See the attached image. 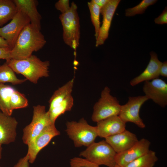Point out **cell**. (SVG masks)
Masks as SVG:
<instances>
[{"label":"cell","mask_w":167,"mask_h":167,"mask_svg":"<svg viewBox=\"0 0 167 167\" xmlns=\"http://www.w3.org/2000/svg\"><path fill=\"white\" fill-rule=\"evenodd\" d=\"M46 42L41 30L30 23L22 30L11 50V58L21 60L27 58L33 52L41 49Z\"/></svg>","instance_id":"cell-1"},{"label":"cell","mask_w":167,"mask_h":167,"mask_svg":"<svg viewBox=\"0 0 167 167\" xmlns=\"http://www.w3.org/2000/svg\"><path fill=\"white\" fill-rule=\"evenodd\" d=\"M6 62L15 72L22 75L35 84L40 78L49 75V62L42 61L34 55L23 59H11Z\"/></svg>","instance_id":"cell-2"},{"label":"cell","mask_w":167,"mask_h":167,"mask_svg":"<svg viewBox=\"0 0 167 167\" xmlns=\"http://www.w3.org/2000/svg\"><path fill=\"white\" fill-rule=\"evenodd\" d=\"M74 84L72 79L56 90L50 99L47 112L52 123H55L59 116L71 109L74 105L72 95Z\"/></svg>","instance_id":"cell-3"},{"label":"cell","mask_w":167,"mask_h":167,"mask_svg":"<svg viewBox=\"0 0 167 167\" xmlns=\"http://www.w3.org/2000/svg\"><path fill=\"white\" fill-rule=\"evenodd\" d=\"M63 29V39L64 43L75 50L79 45L80 38L79 18L77 6L72 2L70 8L59 16Z\"/></svg>","instance_id":"cell-4"},{"label":"cell","mask_w":167,"mask_h":167,"mask_svg":"<svg viewBox=\"0 0 167 167\" xmlns=\"http://www.w3.org/2000/svg\"><path fill=\"white\" fill-rule=\"evenodd\" d=\"M66 125V131L75 147H88L95 142L98 136L96 126L90 125L83 118L78 122H67Z\"/></svg>","instance_id":"cell-5"},{"label":"cell","mask_w":167,"mask_h":167,"mask_svg":"<svg viewBox=\"0 0 167 167\" xmlns=\"http://www.w3.org/2000/svg\"><path fill=\"white\" fill-rule=\"evenodd\" d=\"M116 153L105 140L93 143L80 154V156L98 165L112 167L116 164Z\"/></svg>","instance_id":"cell-6"},{"label":"cell","mask_w":167,"mask_h":167,"mask_svg":"<svg viewBox=\"0 0 167 167\" xmlns=\"http://www.w3.org/2000/svg\"><path fill=\"white\" fill-rule=\"evenodd\" d=\"M110 89L107 86L102 91L101 97L93 107L91 117L93 121L97 122L119 115L121 105L117 98L110 94Z\"/></svg>","instance_id":"cell-7"},{"label":"cell","mask_w":167,"mask_h":167,"mask_svg":"<svg viewBox=\"0 0 167 167\" xmlns=\"http://www.w3.org/2000/svg\"><path fill=\"white\" fill-rule=\"evenodd\" d=\"M51 122L45 106L38 105L33 107V114L31 123L23 130L22 140L28 146L30 144Z\"/></svg>","instance_id":"cell-8"},{"label":"cell","mask_w":167,"mask_h":167,"mask_svg":"<svg viewBox=\"0 0 167 167\" xmlns=\"http://www.w3.org/2000/svg\"><path fill=\"white\" fill-rule=\"evenodd\" d=\"M148 99L145 95L129 97L127 103L121 105L118 116L125 123L132 122L140 128H145V125L139 116V112L142 105Z\"/></svg>","instance_id":"cell-9"},{"label":"cell","mask_w":167,"mask_h":167,"mask_svg":"<svg viewBox=\"0 0 167 167\" xmlns=\"http://www.w3.org/2000/svg\"><path fill=\"white\" fill-rule=\"evenodd\" d=\"M30 23L27 16L22 11H18L8 24L0 27V36L7 41L11 50L22 30Z\"/></svg>","instance_id":"cell-10"},{"label":"cell","mask_w":167,"mask_h":167,"mask_svg":"<svg viewBox=\"0 0 167 167\" xmlns=\"http://www.w3.org/2000/svg\"><path fill=\"white\" fill-rule=\"evenodd\" d=\"M60 134L59 131L56 128L55 124L51 123L45 127L28 145L27 154L29 163H33L39 152L49 143L53 138Z\"/></svg>","instance_id":"cell-11"},{"label":"cell","mask_w":167,"mask_h":167,"mask_svg":"<svg viewBox=\"0 0 167 167\" xmlns=\"http://www.w3.org/2000/svg\"><path fill=\"white\" fill-rule=\"evenodd\" d=\"M143 92L148 99L164 108L167 105V84L159 78L144 82Z\"/></svg>","instance_id":"cell-12"},{"label":"cell","mask_w":167,"mask_h":167,"mask_svg":"<svg viewBox=\"0 0 167 167\" xmlns=\"http://www.w3.org/2000/svg\"><path fill=\"white\" fill-rule=\"evenodd\" d=\"M150 142L142 138L128 149L117 153L115 161L116 164L125 167L130 163L147 153L149 150Z\"/></svg>","instance_id":"cell-13"},{"label":"cell","mask_w":167,"mask_h":167,"mask_svg":"<svg viewBox=\"0 0 167 167\" xmlns=\"http://www.w3.org/2000/svg\"><path fill=\"white\" fill-rule=\"evenodd\" d=\"M120 1L109 0L107 4L101 8L100 13L103 16L102 24L96 40V47L103 44L108 38L113 18Z\"/></svg>","instance_id":"cell-14"},{"label":"cell","mask_w":167,"mask_h":167,"mask_svg":"<svg viewBox=\"0 0 167 167\" xmlns=\"http://www.w3.org/2000/svg\"><path fill=\"white\" fill-rule=\"evenodd\" d=\"M98 135L106 138L120 133L126 129V123L118 115L113 116L97 122Z\"/></svg>","instance_id":"cell-15"},{"label":"cell","mask_w":167,"mask_h":167,"mask_svg":"<svg viewBox=\"0 0 167 167\" xmlns=\"http://www.w3.org/2000/svg\"><path fill=\"white\" fill-rule=\"evenodd\" d=\"M105 140L116 153L128 149L139 141L135 134L126 130L121 133L105 138Z\"/></svg>","instance_id":"cell-16"},{"label":"cell","mask_w":167,"mask_h":167,"mask_svg":"<svg viewBox=\"0 0 167 167\" xmlns=\"http://www.w3.org/2000/svg\"><path fill=\"white\" fill-rule=\"evenodd\" d=\"M17 125L15 118L0 112V144H7L15 140Z\"/></svg>","instance_id":"cell-17"},{"label":"cell","mask_w":167,"mask_h":167,"mask_svg":"<svg viewBox=\"0 0 167 167\" xmlns=\"http://www.w3.org/2000/svg\"><path fill=\"white\" fill-rule=\"evenodd\" d=\"M150 55V59L146 68L139 75L131 81V86H134L142 82L159 78L162 62L159 60L156 54L154 52H151Z\"/></svg>","instance_id":"cell-18"},{"label":"cell","mask_w":167,"mask_h":167,"mask_svg":"<svg viewBox=\"0 0 167 167\" xmlns=\"http://www.w3.org/2000/svg\"><path fill=\"white\" fill-rule=\"evenodd\" d=\"M18 11L24 13L29 18L30 23L41 30V16L37 10L36 0H13Z\"/></svg>","instance_id":"cell-19"},{"label":"cell","mask_w":167,"mask_h":167,"mask_svg":"<svg viewBox=\"0 0 167 167\" xmlns=\"http://www.w3.org/2000/svg\"><path fill=\"white\" fill-rule=\"evenodd\" d=\"M15 90L9 85L0 84V109L7 115L11 116L13 110L10 101L11 95Z\"/></svg>","instance_id":"cell-20"},{"label":"cell","mask_w":167,"mask_h":167,"mask_svg":"<svg viewBox=\"0 0 167 167\" xmlns=\"http://www.w3.org/2000/svg\"><path fill=\"white\" fill-rule=\"evenodd\" d=\"M18 11L13 0H0V27L11 20Z\"/></svg>","instance_id":"cell-21"},{"label":"cell","mask_w":167,"mask_h":167,"mask_svg":"<svg viewBox=\"0 0 167 167\" xmlns=\"http://www.w3.org/2000/svg\"><path fill=\"white\" fill-rule=\"evenodd\" d=\"M20 79L16 76L15 72L6 62L0 66V84L9 82L13 85L21 84L26 81Z\"/></svg>","instance_id":"cell-22"},{"label":"cell","mask_w":167,"mask_h":167,"mask_svg":"<svg viewBox=\"0 0 167 167\" xmlns=\"http://www.w3.org/2000/svg\"><path fill=\"white\" fill-rule=\"evenodd\" d=\"M158 160L156 152L149 150L147 153L130 163L125 167H153Z\"/></svg>","instance_id":"cell-23"},{"label":"cell","mask_w":167,"mask_h":167,"mask_svg":"<svg viewBox=\"0 0 167 167\" xmlns=\"http://www.w3.org/2000/svg\"><path fill=\"white\" fill-rule=\"evenodd\" d=\"M88 5L90 12L91 21L95 28V36L96 40L101 27L100 20L101 8L93 0L88 2Z\"/></svg>","instance_id":"cell-24"},{"label":"cell","mask_w":167,"mask_h":167,"mask_svg":"<svg viewBox=\"0 0 167 167\" xmlns=\"http://www.w3.org/2000/svg\"><path fill=\"white\" fill-rule=\"evenodd\" d=\"M10 103L13 110L26 107L28 101L24 94L15 90L11 95Z\"/></svg>","instance_id":"cell-25"},{"label":"cell","mask_w":167,"mask_h":167,"mask_svg":"<svg viewBox=\"0 0 167 167\" xmlns=\"http://www.w3.org/2000/svg\"><path fill=\"white\" fill-rule=\"evenodd\" d=\"M157 1L156 0H143L137 6L126 9L125 15L130 17L143 14L148 6L154 4Z\"/></svg>","instance_id":"cell-26"},{"label":"cell","mask_w":167,"mask_h":167,"mask_svg":"<svg viewBox=\"0 0 167 167\" xmlns=\"http://www.w3.org/2000/svg\"><path fill=\"white\" fill-rule=\"evenodd\" d=\"M70 167H99V165L86 159L75 157L71 160Z\"/></svg>","instance_id":"cell-27"},{"label":"cell","mask_w":167,"mask_h":167,"mask_svg":"<svg viewBox=\"0 0 167 167\" xmlns=\"http://www.w3.org/2000/svg\"><path fill=\"white\" fill-rule=\"evenodd\" d=\"M56 9L61 12V14L67 12L70 8L69 1L68 0H59L55 4Z\"/></svg>","instance_id":"cell-28"},{"label":"cell","mask_w":167,"mask_h":167,"mask_svg":"<svg viewBox=\"0 0 167 167\" xmlns=\"http://www.w3.org/2000/svg\"><path fill=\"white\" fill-rule=\"evenodd\" d=\"M156 24H163L167 23V7L163 11L162 13L154 20Z\"/></svg>","instance_id":"cell-29"},{"label":"cell","mask_w":167,"mask_h":167,"mask_svg":"<svg viewBox=\"0 0 167 167\" xmlns=\"http://www.w3.org/2000/svg\"><path fill=\"white\" fill-rule=\"evenodd\" d=\"M11 50L9 48H0V59L6 60V61L11 59Z\"/></svg>","instance_id":"cell-30"},{"label":"cell","mask_w":167,"mask_h":167,"mask_svg":"<svg viewBox=\"0 0 167 167\" xmlns=\"http://www.w3.org/2000/svg\"><path fill=\"white\" fill-rule=\"evenodd\" d=\"M14 167H30L28 157L27 154L20 158Z\"/></svg>","instance_id":"cell-31"},{"label":"cell","mask_w":167,"mask_h":167,"mask_svg":"<svg viewBox=\"0 0 167 167\" xmlns=\"http://www.w3.org/2000/svg\"><path fill=\"white\" fill-rule=\"evenodd\" d=\"M160 75L164 77H167V61L162 63L161 67L160 72Z\"/></svg>","instance_id":"cell-32"},{"label":"cell","mask_w":167,"mask_h":167,"mask_svg":"<svg viewBox=\"0 0 167 167\" xmlns=\"http://www.w3.org/2000/svg\"><path fill=\"white\" fill-rule=\"evenodd\" d=\"M109 0H93V1L98 5L100 8L104 6L108 2Z\"/></svg>","instance_id":"cell-33"},{"label":"cell","mask_w":167,"mask_h":167,"mask_svg":"<svg viewBox=\"0 0 167 167\" xmlns=\"http://www.w3.org/2000/svg\"><path fill=\"white\" fill-rule=\"evenodd\" d=\"M0 48L10 49L7 41L1 36H0Z\"/></svg>","instance_id":"cell-34"},{"label":"cell","mask_w":167,"mask_h":167,"mask_svg":"<svg viewBox=\"0 0 167 167\" xmlns=\"http://www.w3.org/2000/svg\"><path fill=\"white\" fill-rule=\"evenodd\" d=\"M2 145L0 144V160L2 158Z\"/></svg>","instance_id":"cell-35"},{"label":"cell","mask_w":167,"mask_h":167,"mask_svg":"<svg viewBox=\"0 0 167 167\" xmlns=\"http://www.w3.org/2000/svg\"><path fill=\"white\" fill-rule=\"evenodd\" d=\"M112 167H121L116 164L114 166Z\"/></svg>","instance_id":"cell-36"},{"label":"cell","mask_w":167,"mask_h":167,"mask_svg":"<svg viewBox=\"0 0 167 167\" xmlns=\"http://www.w3.org/2000/svg\"><path fill=\"white\" fill-rule=\"evenodd\" d=\"M0 167H1L0 166Z\"/></svg>","instance_id":"cell-37"}]
</instances>
